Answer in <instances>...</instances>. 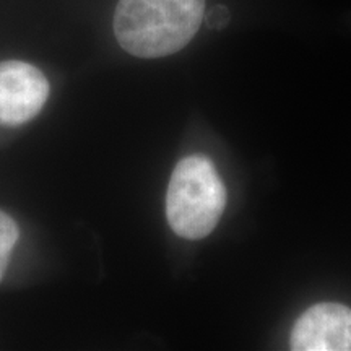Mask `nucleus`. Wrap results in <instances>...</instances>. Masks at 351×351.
<instances>
[{
  "label": "nucleus",
  "mask_w": 351,
  "mask_h": 351,
  "mask_svg": "<svg viewBox=\"0 0 351 351\" xmlns=\"http://www.w3.org/2000/svg\"><path fill=\"white\" fill-rule=\"evenodd\" d=\"M205 19V0H119L114 34L129 54L171 56L186 47Z\"/></svg>",
  "instance_id": "nucleus-1"
},
{
  "label": "nucleus",
  "mask_w": 351,
  "mask_h": 351,
  "mask_svg": "<svg viewBox=\"0 0 351 351\" xmlns=\"http://www.w3.org/2000/svg\"><path fill=\"white\" fill-rule=\"evenodd\" d=\"M226 205V189L217 168L204 155H191L176 165L166 192V218L184 239L207 238Z\"/></svg>",
  "instance_id": "nucleus-2"
},
{
  "label": "nucleus",
  "mask_w": 351,
  "mask_h": 351,
  "mask_svg": "<svg viewBox=\"0 0 351 351\" xmlns=\"http://www.w3.org/2000/svg\"><path fill=\"white\" fill-rule=\"evenodd\" d=\"M49 91V82L34 65L23 60L0 62V125L15 127L34 119Z\"/></svg>",
  "instance_id": "nucleus-3"
},
{
  "label": "nucleus",
  "mask_w": 351,
  "mask_h": 351,
  "mask_svg": "<svg viewBox=\"0 0 351 351\" xmlns=\"http://www.w3.org/2000/svg\"><path fill=\"white\" fill-rule=\"evenodd\" d=\"M295 351H351V309L322 302L306 311L291 332Z\"/></svg>",
  "instance_id": "nucleus-4"
},
{
  "label": "nucleus",
  "mask_w": 351,
  "mask_h": 351,
  "mask_svg": "<svg viewBox=\"0 0 351 351\" xmlns=\"http://www.w3.org/2000/svg\"><path fill=\"white\" fill-rule=\"evenodd\" d=\"M19 236L20 230L15 219L5 212H0V282L5 275L12 251L19 241Z\"/></svg>",
  "instance_id": "nucleus-5"
},
{
  "label": "nucleus",
  "mask_w": 351,
  "mask_h": 351,
  "mask_svg": "<svg viewBox=\"0 0 351 351\" xmlns=\"http://www.w3.org/2000/svg\"><path fill=\"white\" fill-rule=\"evenodd\" d=\"M230 19H231L230 10H228L225 5H217L207 13L205 21H207L208 28L223 29L228 23H230Z\"/></svg>",
  "instance_id": "nucleus-6"
}]
</instances>
